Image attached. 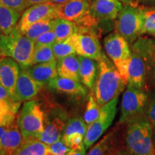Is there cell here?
<instances>
[{
  "label": "cell",
  "instance_id": "cell-1",
  "mask_svg": "<svg viewBox=\"0 0 155 155\" xmlns=\"http://www.w3.org/2000/svg\"><path fill=\"white\" fill-rule=\"evenodd\" d=\"M127 85L112 61L103 53L98 61V74L91 91L98 104L102 107L119 97Z\"/></svg>",
  "mask_w": 155,
  "mask_h": 155
},
{
  "label": "cell",
  "instance_id": "cell-2",
  "mask_svg": "<svg viewBox=\"0 0 155 155\" xmlns=\"http://www.w3.org/2000/svg\"><path fill=\"white\" fill-rule=\"evenodd\" d=\"M154 128L144 115L127 124L126 147L132 155H155Z\"/></svg>",
  "mask_w": 155,
  "mask_h": 155
},
{
  "label": "cell",
  "instance_id": "cell-3",
  "mask_svg": "<svg viewBox=\"0 0 155 155\" xmlns=\"http://www.w3.org/2000/svg\"><path fill=\"white\" fill-rule=\"evenodd\" d=\"M35 42L29 39L16 27L8 35H0V53L3 57L12 58L25 69L32 65Z\"/></svg>",
  "mask_w": 155,
  "mask_h": 155
},
{
  "label": "cell",
  "instance_id": "cell-4",
  "mask_svg": "<svg viewBox=\"0 0 155 155\" xmlns=\"http://www.w3.org/2000/svg\"><path fill=\"white\" fill-rule=\"evenodd\" d=\"M144 25V15L136 0L134 3L124 5L114 22L115 31L131 44L142 35Z\"/></svg>",
  "mask_w": 155,
  "mask_h": 155
},
{
  "label": "cell",
  "instance_id": "cell-5",
  "mask_svg": "<svg viewBox=\"0 0 155 155\" xmlns=\"http://www.w3.org/2000/svg\"><path fill=\"white\" fill-rule=\"evenodd\" d=\"M45 113L35 100L25 102L17 117V124L23 139L37 138L44 129Z\"/></svg>",
  "mask_w": 155,
  "mask_h": 155
},
{
  "label": "cell",
  "instance_id": "cell-6",
  "mask_svg": "<svg viewBox=\"0 0 155 155\" xmlns=\"http://www.w3.org/2000/svg\"><path fill=\"white\" fill-rule=\"evenodd\" d=\"M104 49L120 74L128 83V68L130 62L131 50L129 42L116 31L104 38Z\"/></svg>",
  "mask_w": 155,
  "mask_h": 155
},
{
  "label": "cell",
  "instance_id": "cell-7",
  "mask_svg": "<svg viewBox=\"0 0 155 155\" xmlns=\"http://www.w3.org/2000/svg\"><path fill=\"white\" fill-rule=\"evenodd\" d=\"M92 0H68L57 5L58 18L67 19L80 27L93 29L98 26V22L90 12Z\"/></svg>",
  "mask_w": 155,
  "mask_h": 155
},
{
  "label": "cell",
  "instance_id": "cell-8",
  "mask_svg": "<svg viewBox=\"0 0 155 155\" xmlns=\"http://www.w3.org/2000/svg\"><path fill=\"white\" fill-rule=\"evenodd\" d=\"M148 93L142 88L128 84L121 102V116L119 122L127 124L144 115Z\"/></svg>",
  "mask_w": 155,
  "mask_h": 155
},
{
  "label": "cell",
  "instance_id": "cell-9",
  "mask_svg": "<svg viewBox=\"0 0 155 155\" xmlns=\"http://www.w3.org/2000/svg\"><path fill=\"white\" fill-rule=\"evenodd\" d=\"M127 124L118 121L96 144L91 147L87 155H116L126 147Z\"/></svg>",
  "mask_w": 155,
  "mask_h": 155
},
{
  "label": "cell",
  "instance_id": "cell-10",
  "mask_svg": "<svg viewBox=\"0 0 155 155\" xmlns=\"http://www.w3.org/2000/svg\"><path fill=\"white\" fill-rule=\"evenodd\" d=\"M118 101L119 97H116L102 106L98 119L88 126L83 140L86 150L91 147L111 126L117 113Z\"/></svg>",
  "mask_w": 155,
  "mask_h": 155
},
{
  "label": "cell",
  "instance_id": "cell-11",
  "mask_svg": "<svg viewBox=\"0 0 155 155\" xmlns=\"http://www.w3.org/2000/svg\"><path fill=\"white\" fill-rule=\"evenodd\" d=\"M78 27V32L72 36L76 55L98 61L104 53L98 35L91 28Z\"/></svg>",
  "mask_w": 155,
  "mask_h": 155
},
{
  "label": "cell",
  "instance_id": "cell-12",
  "mask_svg": "<svg viewBox=\"0 0 155 155\" xmlns=\"http://www.w3.org/2000/svg\"><path fill=\"white\" fill-rule=\"evenodd\" d=\"M131 50L140 54L146 65L144 90L148 93L155 88V39L140 36L132 43Z\"/></svg>",
  "mask_w": 155,
  "mask_h": 155
},
{
  "label": "cell",
  "instance_id": "cell-13",
  "mask_svg": "<svg viewBox=\"0 0 155 155\" xmlns=\"http://www.w3.org/2000/svg\"><path fill=\"white\" fill-rule=\"evenodd\" d=\"M65 121L67 114L61 109L55 110L50 114H45L44 129L37 139L48 145L60 140L67 123Z\"/></svg>",
  "mask_w": 155,
  "mask_h": 155
},
{
  "label": "cell",
  "instance_id": "cell-14",
  "mask_svg": "<svg viewBox=\"0 0 155 155\" xmlns=\"http://www.w3.org/2000/svg\"><path fill=\"white\" fill-rule=\"evenodd\" d=\"M56 6L55 4L47 2L28 7L22 12L17 27L22 33H24L31 25L38 21L47 18H58Z\"/></svg>",
  "mask_w": 155,
  "mask_h": 155
},
{
  "label": "cell",
  "instance_id": "cell-15",
  "mask_svg": "<svg viewBox=\"0 0 155 155\" xmlns=\"http://www.w3.org/2000/svg\"><path fill=\"white\" fill-rule=\"evenodd\" d=\"M134 2L135 0H92L90 12L99 22L113 21L116 19L124 5Z\"/></svg>",
  "mask_w": 155,
  "mask_h": 155
},
{
  "label": "cell",
  "instance_id": "cell-16",
  "mask_svg": "<svg viewBox=\"0 0 155 155\" xmlns=\"http://www.w3.org/2000/svg\"><path fill=\"white\" fill-rule=\"evenodd\" d=\"M42 87L30 76L26 70L22 69L15 87L14 99L15 101L20 103L32 100Z\"/></svg>",
  "mask_w": 155,
  "mask_h": 155
},
{
  "label": "cell",
  "instance_id": "cell-17",
  "mask_svg": "<svg viewBox=\"0 0 155 155\" xmlns=\"http://www.w3.org/2000/svg\"><path fill=\"white\" fill-rule=\"evenodd\" d=\"M48 88L53 91L65 94L73 98H83L86 96L88 91L86 86L73 79L58 75L47 84Z\"/></svg>",
  "mask_w": 155,
  "mask_h": 155
},
{
  "label": "cell",
  "instance_id": "cell-18",
  "mask_svg": "<svg viewBox=\"0 0 155 155\" xmlns=\"http://www.w3.org/2000/svg\"><path fill=\"white\" fill-rule=\"evenodd\" d=\"M19 67V64L11 58L5 57L0 60V83L10 93L13 98L20 73Z\"/></svg>",
  "mask_w": 155,
  "mask_h": 155
},
{
  "label": "cell",
  "instance_id": "cell-19",
  "mask_svg": "<svg viewBox=\"0 0 155 155\" xmlns=\"http://www.w3.org/2000/svg\"><path fill=\"white\" fill-rule=\"evenodd\" d=\"M146 65L140 54L131 50L130 62L128 68V84L144 90L146 82Z\"/></svg>",
  "mask_w": 155,
  "mask_h": 155
},
{
  "label": "cell",
  "instance_id": "cell-20",
  "mask_svg": "<svg viewBox=\"0 0 155 155\" xmlns=\"http://www.w3.org/2000/svg\"><path fill=\"white\" fill-rule=\"evenodd\" d=\"M25 70L37 83L42 86L45 84H48L58 75L57 61L35 64L30 65Z\"/></svg>",
  "mask_w": 155,
  "mask_h": 155
},
{
  "label": "cell",
  "instance_id": "cell-21",
  "mask_svg": "<svg viewBox=\"0 0 155 155\" xmlns=\"http://www.w3.org/2000/svg\"><path fill=\"white\" fill-rule=\"evenodd\" d=\"M22 134L19 129L17 121L7 126L1 139V146L6 155H13L22 144Z\"/></svg>",
  "mask_w": 155,
  "mask_h": 155
},
{
  "label": "cell",
  "instance_id": "cell-22",
  "mask_svg": "<svg viewBox=\"0 0 155 155\" xmlns=\"http://www.w3.org/2000/svg\"><path fill=\"white\" fill-rule=\"evenodd\" d=\"M78 58L80 61L79 76L81 82L87 88L93 91L98 74V61L80 55H78Z\"/></svg>",
  "mask_w": 155,
  "mask_h": 155
},
{
  "label": "cell",
  "instance_id": "cell-23",
  "mask_svg": "<svg viewBox=\"0 0 155 155\" xmlns=\"http://www.w3.org/2000/svg\"><path fill=\"white\" fill-rule=\"evenodd\" d=\"M80 61L76 54L66 56L57 61V71L59 76L80 81Z\"/></svg>",
  "mask_w": 155,
  "mask_h": 155
},
{
  "label": "cell",
  "instance_id": "cell-24",
  "mask_svg": "<svg viewBox=\"0 0 155 155\" xmlns=\"http://www.w3.org/2000/svg\"><path fill=\"white\" fill-rule=\"evenodd\" d=\"M21 14L0 2V28L2 34L8 35L16 28Z\"/></svg>",
  "mask_w": 155,
  "mask_h": 155
},
{
  "label": "cell",
  "instance_id": "cell-25",
  "mask_svg": "<svg viewBox=\"0 0 155 155\" xmlns=\"http://www.w3.org/2000/svg\"><path fill=\"white\" fill-rule=\"evenodd\" d=\"M79 27L75 23L67 19L56 18L54 19L53 30L56 35V42H61L71 38L78 32Z\"/></svg>",
  "mask_w": 155,
  "mask_h": 155
},
{
  "label": "cell",
  "instance_id": "cell-26",
  "mask_svg": "<svg viewBox=\"0 0 155 155\" xmlns=\"http://www.w3.org/2000/svg\"><path fill=\"white\" fill-rule=\"evenodd\" d=\"M48 147L37 138L26 139L13 155H47Z\"/></svg>",
  "mask_w": 155,
  "mask_h": 155
},
{
  "label": "cell",
  "instance_id": "cell-27",
  "mask_svg": "<svg viewBox=\"0 0 155 155\" xmlns=\"http://www.w3.org/2000/svg\"><path fill=\"white\" fill-rule=\"evenodd\" d=\"M54 19H55L47 18L38 21L31 25L23 34L35 42V40L42 34L53 30Z\"/></svg>",
  "mask_w": 155,
  "mask_h": 155
},
{
  "label": "cell",
  "instance_id": "cell-28",
  "mask_svg": "<svg viewBox=\"0 0 155 155\" xmlns=\"http://www.w3.org/2000/svg\"><path fill=\"white\" fill-rule=\"evenodd\" d=\"M87 129H88V125L86 124L83 118L78 116V117L70 119L65 124L61 139H66L67 137L75 134H80L85 137Z\"/></svg>",
  "mask_w": 155,
  "mask_h": 155
},
{
  "label": "cell",
  "instance_id": "cell-29",
  "mask_svg": "<svg viewBox=\"0 0 155 155\" xmlns=\"http://www.w3.org/2000/svg\"><path fill=\"white\" fill-rule=\"evenodd\" d=\"M55 59L59 60L66 56L76 54L72 36L61 42H56L52 45Z\"/></svg>",
  "mask_w": 155,
  "mask_h": 155
},
{
  "label": "cell",
  "instance_id": "cell-30",
  "mask_svg": "<svg viewBox=\"0 0 155 155\" xmlns=\"http://www.w3.org/2000/svg\"><path fill=\"white\" fill-rule=\"evenodd\" d=\"M101 111V106L97 102L94 93L91 91L88 96L86 110L83 117L86 124L88 126L96 121L100 115Z\"/></svg>",
  "mask_w": 155,
  "mask_h": 155
},
{
  "label": "cell",
  "instance_id": "cell-31",
  "mask_svg": "<svg viewBox=\"0 0 155 155\" xmlns=\"http://www.w3.org/2000/svg\"><path fill=\"white\" fill-rule=\"evenodd\" d=\"M55 61H57V60L55 59V55H54L52 45L42 46V47L35 48L31 65Z\"/></svg>",
  "mask_w": 155,
  "mask_h": 155
},
{
  "label": "cell",
  "instance_id": "cell-32",
  "mask_svg": "<svg viewBox=\"0 0 155 155\" xmlns=\"http://www.w3.org/2000/svg\"><path fill=\"white\" fill-rule=\"evenodd\" d=\"M144 116L150 121L155 130V88L148 92V99L145 108Z\"/></svg>",
  "mask_w": 155,
  "mask_h": 155
},
{
  "label": "cell",
  "instance_id": "cell-33",
  "mask_svg": "<svg viewBox=\"0 0 155 155\" xmlns=\"http://www.w3.org/2000/svg\"><path fill=\"white\" fill-rule=\"evenodd\" d=\"M144 18V25L142 30V35L147 34L151 27L155 23V6L150 7H140Z\"/></svg>",
  "mask_w": 155,
  "mask_h": 155
},
{
  "label": "cell",
  "instance_id": "cell-34",
  "mask_svg": "<svg viewBox=\"0 0 155 155\" xmlns=\"http://www.w3.org/2000/svg\"><path fill=\"white\" fill-rule=\"evenodd\" d=\"M55 42H56V35L53 30L42 34L35 40V48L42 46L53 45Z\"/></svg>",
  "mask_w": 155,
  "mask_h": 155
},
{
  "label": "cell",
  "instance_id": "cell-35",
  "mask_svg": "<svg viewBox=\"0 0 155 155\" xmlns=\"http://www.w3.org/2000/svg\"><path fill=\"white\" fill-rule=\"evenodd\" d=\"M69 150L70 148L64 144L62 139H60L48 145L47 155H66Z\"/></svg>",
  "mask_w": 155,
  "mask_h": 155
},
{
  "label": "cell",
  "instance_id": "cell-36",
  "mask_svg": "<svg viewBox=\"0 0 155 155\" xmlns=\"http://www.w3.org/2000/svg\"><path fill=\"white\" fill-rule=\"evenodd\" d=\"M20 104V102L0 100V114H17Z\"/></svg>",
  "mask_w": 155,
  "mask_h": 155
},
{
  "label": "cell",
  "instance_id": "cell-37",
  "mask_svg": "<svg viewBox=\"0 0 155 155\" xmlns=\"http://www.w3.org/2000/svg\"><path fill=\"white\" fill-rule=\"evenodd\" d=\"M0 2L21 15L26 9L25 0H0Z\"/></svg>",
  "mask_w": 155,
  "mask_h": 155
},
{
  "label": "cell",
  "instance_id": "cell-38",
  "mask_svg": "<svg viewBox=\"0 0 155 155\" xmlns=\"http://www.w3.org/2000/svg\"><path fill=\"white\" fill-rule=\"evenodd\" d=\"M16 120V114H0V127H7Z\"/></svg>",
  "mask_w": 155,
  "mask_h": 155
},
{
  "label": "cell",
  "instance_id": "cell-39",
  "mask_svg": "<svg viewBox=\"0 0 155 155\" xmlns=\"http://www.w3.org/2000/svg\"><path fill=\"white\" fill-rule=\"evenodd\" d=\"M66 155H87L86 148L84 143L81 144L80 146L76 147V148L70 149Z\"/></svg>",
  "mask_w": 155,
  "mask_h": 155
},
{
  "label": "cell",
  "instance_id": "cell-40",
  "mask_svg": "<svg viewBox=\"0 0 155 155\" xmlns=\"http://www.w3.org/2000/svg\"><path fill=\"white\" fill-rule=\"evenodd\" d=\"M0 100H5L7 101H15L8 91L0 83Z\"/></svg>",
  "mask_w": 155,
  "mask_h": 155
},
{
  "label": "cell",
  "instance_id": "cell-41",
  "mask_svg": "<svg viewBox=\"0 0 155 155\" xmlns=\"http://www.w3.org/2000/svg\"><path fill=\"white\" fill-rule=\"evenodd\" d=\"M139 7H150L155 6V0H136Z\"/></svg>",
  "mask_w": 155,
  "mask_h": 155
},
{
  "label": "cell",
  "instance_id": "cell-42",
  "mask_svg": "<svg viewBox=\"0 0 155 155\" xmlns=\"http://www.w3.org/2000/svg\"><path fill=\"white\" fill-rule=\"evenodd\" d=\"M25 5H26V8H28V7H31L32 5L49 2L50 0H25Z\"/></svg>",
  "mask_w": 155,
  "mask_h": 155
},
{
  "label": "cell",
  "instance_id": "cell-43",
  "mask_svg": "<svg viewBox=\"0 0 155 155\" xmlns=\"http://www.w3.org/2000/svg\"><path fill=\"white\" fill-rule=\"evenodd\" d=\"M6 129H7V127H0V155H6L5 152H4V150H2L1 146V139L3 134L5 133Z\"/></svg>",
  "mask_w": 155,
  "mask_h": 155
},
{
  "label": "cell",
  "instance_id": "cell-44",
  "mask_svg": "<svg viewBox=\"0 0 155 155\" xmlns=\"http://www.w3.org/2000/svg\"><path fill=\"white\" fill-rule=\"evenodd\" d=\"M148 35H152L153 37H155V23L153 24V25L152 27H151V28L150 29V30L147 32V33Z\"/></svg>",
  "mask_w": 155,
  "mask_h": 155
},
{
  "label": "cell",
  "instance_id": "cell-45",
  "mask_svg": "<svg viewBox=\"0 0 155 155\" xmlns=\"http://www.w3.org/2000/svg\"><path fill=\"white\" fill-rule=\"evenodd\" d=\"M68 1V0H50L49 2L55 4V5H61V4H63Z\"/></svg>",
  "mask_w": 155,
  "mask_h": 155
},
{
  "label": "cell",
  "instance_id": "cell-46",
  "mask_svg": "<svg viewBox=\"0 0 155 155\" xmlns=\"http://www.w3.org/2000/svg\"><path fill=\"white\" fill-rule=\"evenodd\" d=\"M116 155H132V154H130V153L129 152V151H128L127 149H124V150H123L122 151H121L120 152L118 153V154Z\"/></svg>",
  "mask_w": 155,
  "mask_h": 155
},
{
  "label": "cell",
  "instance_id": "cell-47",
  "mask_svg": "<svg viewBox=\"0 0 155 155\" xmlns=\"http://www.w3.org/2000/svg\"><path fill=\"white\" fill-rule=\"evenodd\" d=\"M5 58V57H3V56L1 55V53H0V60H1L2 58Z\"/></svg>",
  "mask_w": 155,
  "mask_h": 155
},
{
  "label": "cell",
  "instance_id": "cell-48",
  "mask_svg": "<svg viewBox=\"0 0 155 155\" xmlns=\"http://www.w3.org/2000/svg\"><path fill=\"white\" fill-rule=\"evenodd\" d=\"M2 35V31H1V28H0V35Z\"/></svg>",
  "mask_w": 155,
  "mask_h": 155
}]
</instances>
